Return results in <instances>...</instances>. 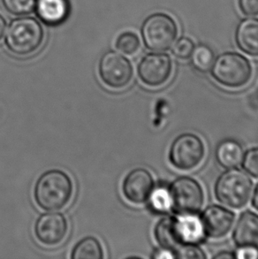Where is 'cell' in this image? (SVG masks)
Here are the masks:
<instances>
[{
    "instance_id": "2",
    "label": "cell",
    "mask_w": 258,
    "mask_h": 259,
    "mask_svg": "<svg viewBox=\"0 0 258 259\" xmlns=\"http://www.w3.org/2000/svg\"><path fill=\"white\" fill-rule=\"evenodd\" d=\"M44 28L33 17H21L11 22L6 35V45L11 53L18 56H27L35 53L42 46Z\"/></svg>"
},
{
    "instance_id": "14",
    "label": "cell",
    "mask_w": 258,
    "mask_h": 259,
    "mask_svg": "<svg viewBox=\"0 0 258 259\" xmlns=\"http://www.w3.org/2000/svg\"><path fill=\"white\" fill-rule=\"evenodd\" d=\"M35 10L44 23L57 26L69 16V0H37Z\"/></svg>"
},
{
    "instance_id": "3",
    "label": "cell",
    "mask_w": 258,
    "mask_h": 259,
    "mask_svg": "<svg viewBox=\"0 0 258 259\" xmlns=\"http://www.w3.org/2000/svg\"><path fill=\"white\" fill-rule=\"evenodd\" d=\"M253 190L249 175L237 168L229 169L217 180L215 196L220 203L233 209H242L248 204Z\"/></svg>"
},
{
    "instance_id": "5",
    "label": "cell",
    "mask_w": 258,
    "mask_h": 259,
    "mask_svg": "<svg viewBox=\"0 0 258 259\" xmlns=\"http://www.w3.org/2000/svg\"><path fill=\"white\" fill-rule=\"evenodd\" d=\"M178 34L175 20L167 14L157 13L150 15L143 22L142 36L148 49L164 52L170 49Z\"/></svg>"
},
{
    "instance_id": "27",
    "label": "cell",
    "mask_w": 258,
    "mask_h": 259,
    "mask_svg": "<svg viewBox=\"0 0 258 259\" xmlns=\"http://www.w3.org/2000/svg\"><path fill=\"white\" fill-rule=\"evenodd\" d=\"M151 257L154 259H173L175 257V253L169 249L160 248L157 249L151 255Z\"/></svg>"
},
{
    "instance_id": "28",
    "label": "cell",
    "mask_w": 258,
    "mask_h": 259,
    "mask_svg": "<svg viewBox=\"0 0 258 259\" xmlns=\"http://www.w3.org/2000/svg\"><path fill=\"white\" fill-rule=\"evenodd\" d=\"M215 259H230L234 258V254L230 251H220L213 256Z\"/></svg>"
},
{
    "instance_id": "16",
    "label": "cell",
    "mask_w": 258,
    "mask_h": 259,
    "mask_svg": "<svg viewBox=\"0 0 258 259\" xmlns=\"http://www.w3.org/2000/svg\"><path fill=\"white\" fill-rule=\"evenodd\" d=\"M215 156L218 163L224 168H236L242 162L244 150L238 141L226 139L218 145Z\"/></svg>"
},
{
    "instance_id": "12",
    "label": "cell",
    "mask_w": 258,
    "mask_h": 259,
    "mask_svg": "<svg viewBox=\"0 0 258 259\" xmlns=\"http://www.w3.org/2000/svg\"><path fill=\"white\" fill-rule=\"evenodd\" d=\"M206 237L223 238L230 232L235 221V213L226 207L211 204L200 216Z\"/></svg>"
},
{
    "instance_id": "23",
    "label": "cell",
    "mask_w": 258,
    "mask_h": 259,
    "mask_svg": "<svg viewBox=\"0 0 258 259\" xmlns=\"http://www.w3.org/2000/svg\"><path fill=\"white\" fill-rule=\"evenodd\" d=\"M195 49V45L191 39L182 37L175 42L171 48V53L180 60H187L191 56Z\"/></svg>"
},
{
    "instance_id": "1",
    "label": "cell",
    "mask_w": 258,
    "mask_h": 259,
    "mask_svg": "<svg viewBox=\"0 0 258 259\" xmlns=\"http://www.w3.org/2000/svg\"><path fill=\"white\" fill-rule=\"evenodd\" d=\"M73 194L72 179L60 169H51L44 172L35 182L34 199L42 210H62L70 203Z\"/></svg>"
},
{
    "instance_id": "19",
    "label": "cell",
    "mask_w": 258,
    "mask_h": 259,
    "mask_svg": "<svg viewBox=\"0 0 258 259\" xmlns=\"http://www.w3.org/2000/svg\"><path fill=\"white\" fill-rule=\"evenodd\" d=\"M191 62L196 70L206 73L210 70L215 61V56L212 50L204 45L195 47L191 54Z\"/></svg>"
},
{
    "instance_id": "7",
    "label": "cell",
    "mask_w": 258,
    "mask_h": 259,
    "mask_svg": "<svg viewBox=\"0 0 258 259\" xmlns=\"http://www.w3.org/2000/svg\"><path fill=\"white\" fill-rule=\"evenodd\" d=\"M205 156V146L195 134L186 133L177 137L169 150V161L175 168L189 171L197 167Z\"/></svg>"
},
{
    "instance_id": "20",
    "label": "cell",
    "mask_w": 258,
    "mask_h": 259,
    "mask_svg": "<svg viewBox=\"0 0 258 259\" xmlns=\"http://www.w3.org/2000/svg\"><path fill=\"white\" fill-rule=\"evenodd\" d=\"M115 46L120 53L126 55H134L139 51L141 41L139 36L132 31L119 34L116 39Z\"/></svg>"
},
{
    "instance_id": "15",
    "label": "cell",
    "mask_w": 258,
    "mask_h": 259,
    "mask_svg": "<svg viewBox=\"0 0 258 259\" xmlns=\"http://www.w3.org/2000/svg\"><path fill=\"white\" fill-rule=\"evenodd\" d=\"M235 41L238 47L249 56L258 57V19H247L238 26Z\"/></svg>"
},
{
    "instance_id": "13",
    "label": "cell",
    "mask_w": 258,
    "mask_h": 259,
    "mask_svg": "<svg viewBox=\"0 0 258 259\" xmlns=\"http://www.w3.org/2000/svg\"><path fill=\"white\" fill-rule=\"evenodd\" d=\"M233 240L237 247L258 246V214L245 210L234 227Z\"/></svg>"
},
{
    "instance_id": "18",
    "label": "cell",
    "mask_w": 258,
    "mask_h": 259,
    "mask_svg": "<svg viewBox=\"0 0 258 259\" xmlns=\"http://www.w3.org/2000/svg\"><path fill=\"white\" fill-rule=\"evenodd\" d=\"M147 202L149 203L150 210H153L156 213H167L173 210L170 189L165 186H158L157 188H154Z\"/></svg>"
},
{
    "instance_id": "9",
    "label": "cell",
    "mask_w": 258,
    "mask_h": 259,
    "mask_svg": "<svg viewBox=\"0 0 258 259\" xmlns=\"http://www.w3.org/2000/svg\"><path fill=\"white\" fill-rule=\"evenodd\" d=\"M173 62L165 53H149L140 61L137 73L140 80L149 87H159L169 80Z\"/></svg>"
},
{
    "instance_id": "24",
    "label": "cell",
    "mask_w": 258,
    "mask_h": 259,
    "mask_svg": "<svg viewBox=\"0 0 258 259\" xmlns=\"http://www.w3.org/2000/svg\"><path fill=\"white\" fill-rule=\"evenodd\" d=\"M175 257L181 259H204L205 253L199 245H188L182 247L175 253Z\"/></svg>"
},
{
    "instance_id": "11",
    "label": "cell",
    "mask_w": 258,
    "mask_h": 259,
    "mask_svg": "<svg viewBox=\"0 0 258 259\" xmlns=\"http://www.w3.org/2000/svg\"><path fill=\"white\" fill-rule=\"evenodd\" d=\"M154 188L152 175L142 167L134 169L123 180V195L128 202L137 205L146 203Z\"/></svg>"
},
{
    "instance_id": "26",
    "label": "cell",
    "mask_w": 258,
    "mask_h": 259,
    "mask_svg": "<svg viewBox=\"0 0 258 259\" xmlns=\"http://www.w3.org/2000/svg\"><path fill=\"white\" fill-rule=\"evenodd\" d=\"M234 254V258L239 259H257L258 248L255 246H244L238 247Z\"/></svg>"
},
{
    "instance_id": "17",
    "label": "cell",
    "mask_w": 258,
    "mask_h": 259,
    "mask_svg": "<svg viewBox=\"0 0 258 259\" xmlns=\"http://www.w3.org/2000/svg\"><path fill=\"white\" fill-rule=\"evenodd\" d=\"M105 252L101 242L94 236H88L81 239L74 245L72 253V259H103Z\"/></svg>"
},
{
    "instance_id": "29",
    "label": "cell",
    "mask_w": 258,
    "mask_h": 259,
    "mask_svg": "<svg viewBox=\"0 0 258 259\" xmlns=\"http://www.w3.org/2000/svg\"><path fill=\"white\" fill-rule=\"evenodd\" d=\"M7 29V21L5 20V18L0 14V40L2 39Z\"/></svg>"
},
{
    "instance_id": "4",
    "label": "cell",
    "mask_w": 258,
    "mask_h": 259,
    "mask_svg": "<svg viewBox=\"0 0 258 259\" xmlns=\"http://www.w3.org/2000/svg\"><path fill=\"white\" fill-rule=\"evenodd\" d=\"M210 69L217 82L230 89H239L248 84L253 73L250 62L236 53L221 54L215 60Z\"/></svg>"
},
{
    "instance_id": "30",
    "label": "cell",
    "mask_w": 258,
    "mask_h": 259,
    "mask_svg": "<svg viewBox=\"0 0 258 259\" xmlns=\"http://www.w3.org/2000/svg\"><path fill=\"white\" fill-rule=\"evenodd\" d=\"M252 205L255 208V210H258V184L255 186V191H254V194H253Z\"/></svg>"
},
{
    "instance_id": "8",
    "label": "cell",
    "mask_w": 258,
    "mask_h": 259,
    "mask_svg": "<svg viewBox=\"0 0 258 259\" xmlns=\"http://www.w3.org/2000/svg\"><path fill=\"white\" fill-rule=\"evenodd\" d=\"M98 73L106 86L113 90H122L132 81L134 68L126 57L111 51L105 53L99 60Z\"/></svg>"
},
{
    "instance_id": "22",
    "label": "cell",
    "mask_w": 258,
    "mask_h": 259,
    "mask_svg": "<svg viewBox=\"0 0 258 259\" xmlns=\"http://www.w3.org/2000/svg\"><path fill=\"white\" fill-rule=\"evenodd\" d=\"M241 165L248 175L258 179V147L251 148L244 152Z\"/></svg>"
},
{
    "instance_id": "21",
    "label": "cell",
    "mask_w": 258,
    "mask_h": 259,
    "mask_svg": "<svg viewBox=\"0 0 258 259\" xmlns=\"http://www.w3.org/2000/svg\"><path fill=\"white\" fill-rule=\"evenodd\" d=\"M2 2L10 14L21 16L35 10L37 0H2Z\"/></svg>"
},
{
    "instance_id": "25",
    "label": "cell",
    "mask_w": 258,
    "mask_h": 259,
    "mask_svg": "<svg viewBox=\"0 0 258 259\" xmlns=\"http://www.w3.org/2000/svg\"><path fill=\"white\" fill-rule=\"evenodd\" d=\"M238 6L245 16H258V0H238Z\"/></svg>"
},
{
    "instance_id": "6",
    "label": "cell",
    "mask_w": 258,
    "mask_h": 259,
    "mask_svg": "<svg viewBox=\"0 0 258 259\" xmlns=\"http://www.w3.org/2000/svg\"><path fill=\"white\" fill-rule=\"evenodd\" d=\"M173 210L176 214H197L204 203V192L196 180L182 176L175 179L169 187Z\"/></svg>"
},
{
    "instance_id": "10",
    "label": "cell",
    "mask_w": 258,
    "mask_h": 259,
    "mask_svg": "<svg viewBox=\"0 0 258 259\" xmlns=\"http://www.w3.org/2000/svg\"><path fill=\"white\" fill-rule=\"evenodd\" d=\"M69 225L66 218L60 212H46L37 218L34 226V233L42 245H60L68 235Z\"/></svg>"
}]
</instances>
